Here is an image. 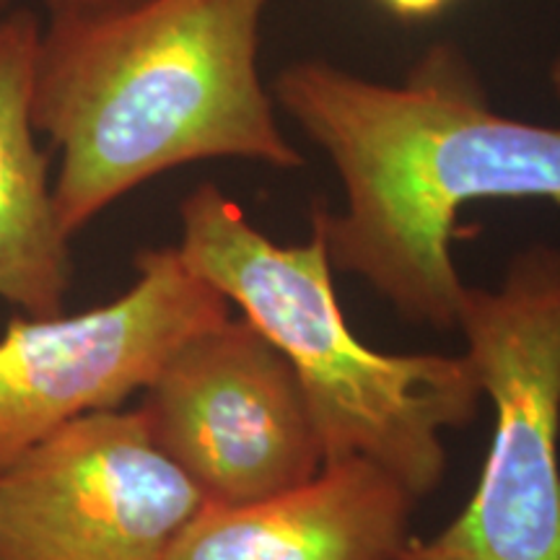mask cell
Listing matches in <instances>:
<instances>
[{"instance_id":"3","label":"cell","mask_w":560,"mask_h":560,"mask_svg":"<svg viewBox=\"0 0 560 560\" xmlns=\"http://www.w3.org/2000/svg\"><path fill=\"white\" fill-rule=\"evenodd\" d=\"M187 268L270 340L304 389L325 465L366 459L423 499L446 475L444 431L478 416L467 355L382 353L355 338L332 285L322 206L304 244H278L202 182L179 206Z\"/></svg>"},{"instance_id":"4","label":"cell","mask_w":560,"mask_h":560,"mask_svg":"<svg viewBox=\"0 0 560 560\" xmlns=\"http://www.w3.org/2000/svg\"><path fill=\"white\" fill-rule=\"evenodd\" d=\"M457 327L493 439L470 503L400 560H560V247L522 249L499 289L465 285Z\"/></svg>"},{"instance_id":"9","label":"cell","mask_w":560,"mask_h":560,"mask_svg":"<svg viewBox=\"0 0 560 560\" xmlns=\"http://www.w3.org/2000/svg\"><path fill=\"white\" fill-rule=\"evenodd\" d=\"M42 21L30 9L0 13V301L34 319L66 312L73 278L50 161L34 128Z\"/></svg>"},{"instance_id":"12","label":"cell","mask_w":560,"mask_h":560,"mask_svg":"<svg viewBox=\"0 0 560 560\" xmlns=\"http://www.w3.org/2000/svg\"><path fill=\"white\" fill-rule=\"evenodd\" d=\"M550 86H552V91H556V96L560 100V55H558L556 62H552V68H550Z\"/></svg>"},{"instance_id":"6","label":"cell","mask_w":560,"mask_h":560,"mask_svg":"<svg viewBox=\"0 0 560 560\" xmlns=\"http://www.w3.org/2000/svg\"><path fill=\"white\" fill-rule=\"evenodd\" d=\"M202 503L138 410L89 412L0 472V560H166Z\"/></svg>"},{"instance_id":"11","label":"cell","mask_w":560,"mask_h":560,"mask_svg":"<svg viewBox=\"0 0 560 560\" xmlns=\"http://www.w3.org/2000/svg\"><path fill=\"white\" fill-rule=\"evenodd\" d=\"M387 9L405 21H420L436 16L450 5V0H382Z\"/></svg>"},{"instance_id":"2","label":"cell","mask_w":560,"mask_h":560,"mask_svg":"<svg viewBox=\"0 0 560 560\" xmlns=\"http://www.w3.org/2000/svg\"><path fill=\"white\" fill-rule=\"evenodd\" d=\"M272 0H138L42 21L34 128L58 151L68 236L159 174L210 159L301 170L260 75Z\"/></svg>"},{"instance_id":"10","label":"cell","mask_w":560,"mask_h":560,"mask_svg":"<svg viewBox=\"0 0 560 560\" xmlns=\"http://www.w3.org/2000/svg\"><path fill=\"white\" fill-rule=\"evenodd\" d=\"M45 11V21L55 19H86L102 16V13L120 11L138 0H37Z\"/></svg>"},{"instance_id":"13","label":"cell","mask_w":560,"mask_h":560,"mask_svg":"<svg viewBox=\"0 0 560 560\" xmlns=\"http://www.w3.org/2000/svg\"><path fill=\"white\" fill-rule=\"evenodd\" d=\"M9 5H11V0H0V13L9 11Z\"/></svg>"},{"instance_id":"8","label":"cell","mask_w":560,"mask_h":560,"mask_svg":"<svg viewBox=\"0 0 560 560\" xmlns=\"http://www.w3.org/2000/svg\"><path fill=\"white\" fill-rule=\"evenodd\" d=\"M416 495L366 459L249 503H202L166 560H400Z\"/></svg>"},{"instance_id":"7","label":"cell","mask_w":560,"mask_h":560,"mask_svg":"<svg viewBox=\"0 0 560 560\" xmlns=\"http://www.w3.org/2000/svg\"><path fill=\"white\" fill-rule=\"evenodd\" d=\"M143 392L151 441L208 503L270 499L325 467L291 363L244 317L187 340Z\"/></svg>"},{"instance_id":"1","label":"cell","mask_w":560,"mask_h":560,"mask_svg":"<svg viewBox=\"0 0 560 560\" xmlns=\"http://www.w3.org/2000/svg\"><path fill=\"white\" fill-rule=\"evenodd\" d=\"M272 100L342 179V213L322 206L332 268L366 280L410 322L457 327L465 283L452 236L467 202L560 206V128L490 109L454 45L429 47L402 83L296 60Z\"/></svg>"},{"instance_id":"5","label":"cell","mask_w":560,"mask_h":560,"mask_svg":"<svg viewBox=\"0 0 560 560\" xmlns=\"http://www.w3.org/2000/svg\"><path fill=\"white\" fill-rule=\"evenodd\" d=\"M122 296L81 314L13 317L0 338V472L89 412L115 410L145 389L231 304L177 247L143 249Z\"/></svg>"}]
</instances>
